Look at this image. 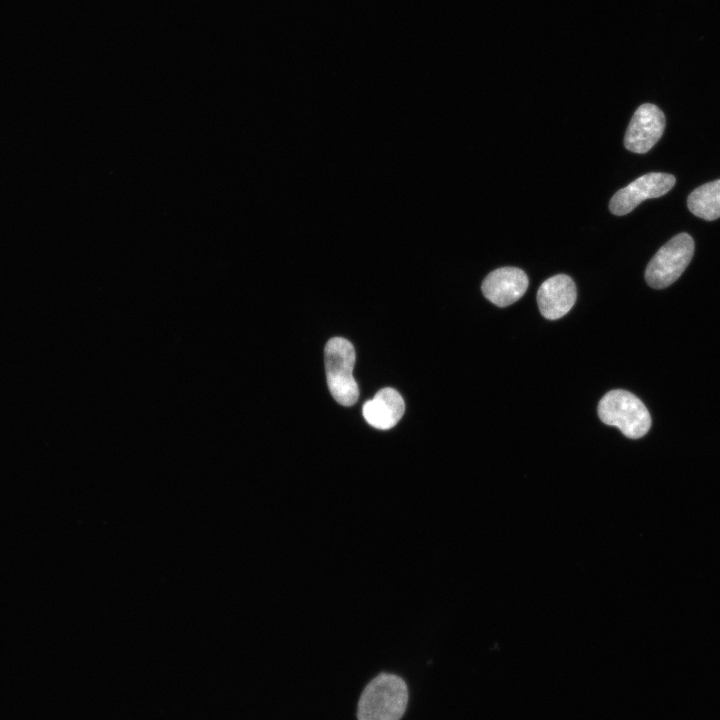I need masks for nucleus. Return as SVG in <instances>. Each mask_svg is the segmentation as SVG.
Segmentation results:
<instances>
[{
	"label": "nucleus",
	"instance_id": "nucleus-5",
	"mask_svg": "<svg viewBox=\"0 0 720 720\" xmlns=\"http://www.w3.org/2000/svg\"><path fill=\"white\" fill-rule=\"evenodd\" d=\"M675 182V177L667 173L651 172L642 175L613 195L609 209L614 215H626L644 200L665 195Z\"/></svg>",
	"mask_w": 720,
	"mask_h": 720
},
{
	"label": "nucleus",
	"instance_id": "nucleus-8",
	"mask_svg": "<svg viewBox=\"0 0 720 720\" xmlns=\"http://www.w3.org/2000/svg\"><path fill=\"white\" fill-rule=\"evenodd\" d=\"M576 286L566 274L545 280L537 291V303L543 317L556 320L566 315L576 301Z\"/></svg>",
	"mask_w": 720,
	"mask_h": 720
},
{
	"label": "nucleus",
	"instance_id": "nucleus-1",
	"mask_svg": "<svg viewBox=\"0 0 720 720\" xmlns=\"http://www.w3.org/2000/svg\"><path fill=\"white\" fill-rule=\"evenodd\" d=\"M408 703L406 683L393 674H380L361 694L358 720H400Z\"/></svg>",
	"mask_w": 720,
	"mask_h": 720
},
{
	"label": "nucleus",
	"instance_id": "nucleus-10",
	"mask_svg": "<svg viewBox=\"0 0 720 720\" xmlns=\"http://www.w3.org/2000/svg\"><path fill=\"white\" fill-rule=\"evenodd\" d=\"M689 210L697 217L712 221L720 217V179L701 185L687 199Z\"/></svg>",
	"mask_w": 720,
	"mask_h": 720
},
{
	"label": "nucleus",
	"instance_id": "nucleus-4",
	"mask_svg": "<svg viewBox=\"0 0 720 720\" xmlns=\"http://www.w3.org/2000/svg\"><path fill=\"white\" fill-rule=\"evenodd\" d=\"M694 254V241L687 233L671 238L653 256L645 271V280L656 289L674 283L684 272Z\"/></svg>",
	"mask_w": 720,
	"mask_h": 720
},
{
	"label": "nucleus",
	"instance_id": "nucleus-2",
	"mask_svg": "<svg viewBox=\"0 0 720 720\" xmlns=\"http://www.w3.org/2000/svg\"><path fill=\"white\" fill-rule=\"evenodd\" d=\"M597 410L603 423L617 427L631 439L643 437L651 426V417L644 403L626 390L607 392L599 401Z\"/></svg>",
	"mask_w": 720,
	"mask_h": 720
},
{
	"label": "nucleus",
	"instance_id": "nucleus-7",
	"mask_svg": "<svg viewBox=\"0 0 720 720\" xmlns=\"http://www.w3.org/2000/svg\"><path fill=\"white\" fill-rule=\"evenodd\" d=\"M529 280L517 267H501L490 272L482 282L483 295L498 307L518 301L526 292Z\"/></svg>",
	"mask_w": 720,
	"mask_h": 720
},
{
	"label": "nucleus",
	"instance_id": "nucleus-9",
	"mask_svg": "<svg viewBox=\"0 0 720 720\" xmlns=\"http://www.w3.org/2000/svg\"><path fill=\"white\" fill-rule=\"evenodd\" d=\"M404 411L405 403L401 395L390 387L379 390L372 399L365 402L362 409L367 423L380 430L394 427Z\"/></svg>",
	"mask_w": 720,
	"mask_h": 720
},
{
	"label": "nucleus",
	"instance_id": "nucleus-3",
	"mask_svg": "<svg viewBox=\"0 0 720 720\" xmlns=\"http://www.w3.org/2000/svg\"><path fill=\"white\" fill-rule=\"evenodd\" d=\"M324 362L327 384L333 398L343 406L354 405L359 397V389L353 377V345L342 337L331 338L325 345Z\"/></svg>",
	"mask_w": 720,
	"mask_h": 720
},
{
	"label": "nucleus",
	"instance_id": "nucleus-6",
	"mask_svg": "<svg viewBox=\"0 0 720 720\" xmlns=\"http://www.w3.org/2000/svg\"><path fill=\"white\" fill-rule=\"evenodd\" d=\"M665 128V116L659 107L651 103L640 105L627 127L624 145L634 153L648 152L661 138Z\"/></svg>",
	"mask_w": 720,
	"mask_h": 720
}]
</instances>
